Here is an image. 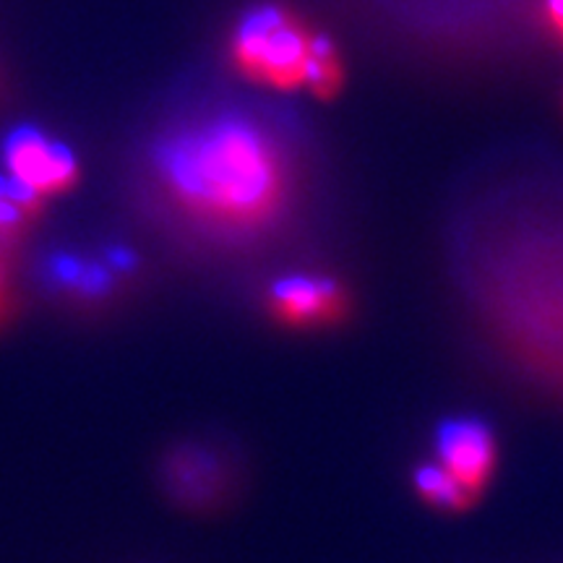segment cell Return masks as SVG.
Instances as JSON below:
<instances>
[{
	"label": "cell",
	"instance_id": "obj_9",
	"mask_svg": "<svg viewBox=\"0 0 563 563\" xmlns=\"http://www.w3.org/2000/svg\"><path fill=\"white\" fill-rule=\"evenodd\" d=\"M548 9H551V16L555 19V24L563 26V0H548Z\"/></svg>",
	"mask_w": 563,
	"mask_h": 563
},
{
	"label": "cell",
	"instance_id": "obj_4",
	"mask_svg": "<svg viewBox=\"0 0 563 563\" xmlns=\"http://www.w3.org/2000/svg\"><path fill=\"white\" fill-rule=\"evenodd\" d=\"M435 464L473 498L483 496L496 475L498 443L490 428L473 418L441 422L435 435Z\"/></svg>",
	"mask_w": 563,
	"mask_h": 563
},
{
	"label": "cell",
	"instance_id": "obj_1",
	"mask_svg": "<svg viewBox=\"0 0 563 563\" xmlns=\"http://www.w3.org/2000/svg\"><path fill=\"white\" fill-rule=\"evenodd\" d=\"M152 178L175 214L224 241L269 230L292 199V162L249 112H211L154 144Z\"/></svg>",
	"mask_w": 563,
	"mask_h": 563
},
{
	"label": "cell",
	"instance_id": "obj_7",
	"mask_svg": "<svg viewBox=\"0 0 563 563\" xmlns=\"http://www.w3.org/2000/svg\"><path fill=\"white\" fill-rule=\"evenodd\" d=\"M415 488L426 504L435 506L441 511H462L473 506V498L456 485L435 462H428L415 473Z\"/></svg>",
	"mask_w": 563,
	"mask_h": 563
},
{
	"label": "cell",
	"instance_id": "obj_3",
	"mask_svg": "<svg viewBox=\"0 0 563 563\" xmlns=\"http://www.w3.org/2000/svg\"><path fill=\"white\" fill-rule=\"evenodd\" d=\"M3 170L13 186L42 201L74 191L81 178L74 152L37 129H19L5 139Z\"/></svg>",
	"mask_w": 563,
	"mask_h": 563
},
{
	"label": "cell",
	"instance_id": "obj_5",
	"mask_svg": "<svg viewBox=\"0 0 563 563\" xmlns=\"http://www.w3.org/2000/svg\"><path fill=\"white\" fill-rule=\"evenodd\" d=\"M266 308L274 321L306 332L340 321L347 311V298L334 279L319 274H290L269 287Z\"/></svg>",
	"mask_w": 563,
	"mask_h": 563
},
{
	"label": "cell",
	"instance_id": "obj_8",
	"mask_svg": "<svg viewBox=\"0 0 563 563\" xmlns=\"http://www.w3.org/2000/svg\"><path fill=\"white\" fill-rule=\"evenodd\" d=\"M11 306V277L9 266H5V251L0 249V321L5 319Z\"/></svg>",
	"mask_w": 563,
	"mask_h": 563
},
{
	"label": "cell",
	"instance_id": "obj_2",
	"mask_svg": "<svg viewBox=\"0 0 563 563\" xmlns=\"http://www.w3.org/2000/svg\"><path fill=\"white\" fill-rule=\"evenodd\" d=\"M230 55L245 79L272 89L329 91L336 84L334 47L279 5L251 11L232 32Z\"/></svg>",
	"mask_w": 563,
	"mask_h": 563
},
{
	"label": "cell",
	"instance_id": "obj_6",
	"mask_svg": "<svg viewBox=\"0 0 563 563\" xmlns=\"http://www.w3.org/2000/svg\"><path fill=\"white\" fill-rule=\"evenodd\" d=\"M45 201L21 191L9 178L0 180V249L9 251L26 238L37 224Z\"/></svg>",
	"mask_w": 563,
	"mask_h": 563
}]
</instances>
